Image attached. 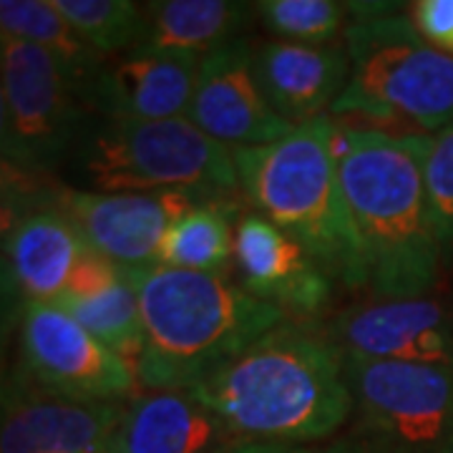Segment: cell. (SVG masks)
I'll list each match as a JSON object with an SVG mask.
<instances>
[{
    "instance_id": "obj_29",
    "label": "cell",
    "mask_w": 453,
    "mask_h": 453,
    "mask_svg": "<svg viewBox=\"0 0 453 453\" xmlns=\"http://www.w3.org/2000/svg\"><path fill=\"white\" fill-rule=\"evenodd\" d=\"M318 453H390L388 449L372 443L368 438L357 436V438H342V441H335L330 446H325L323 451Z\"/></svg>"
},
{
    "instance_id": "obj_18",
    "label": "cell",
    "mask_w": 453,
    "mask_h": 453,
    "mask_svg": "<svg viewBox=\"0 0 453 453\" xmlns=\"http://www.w3.org/2000/svg\"><path fill=\"white\" fill-rule=\"evenodd\" d=\"M86 240L64 210L26 214L8 234L5 259L13 290L26 305H53L68 288L76 262L86 252Z\"/></svg>"
},
{
    "instance_id": "obj_3",
    "label": "cell",
    "mask_w": 453,
    "mask_h": 453,
    "mask_svg": "<svg viewBox=\"0 0 453 453\" xmlns=\"http://www.w3.org/2000/svg\"><path fill=\"white\" fill-rule=\"evenodd\" d=\"M139 295L144 353L136 380L146 390H192L232 357L285 323V310L265 303L222 273L174 267L124 270Z\"/></svg>"
},
{
    "instance_id": "obj_2",
    "label": "cell",
    "mask_w": 453,
    "mask_h": 453,
    "mask_svg": "<svg viewBox=\"0 0 453 453\" xmlns=\"http://www.w3.org/2000/svg\"><path fill=\"white\" fill-rule=\"evenodd\" d=\"M240 441L305 446L353 413L342 353L330 335L282 323L192 388Z\"/></svg>"
},
{
    "instance_id": "obj_23",
    "label": "cell",
    "mask_w": 453,
    "mask_h": 453,
    "mask_svg": "<svg viewBox=\"0 0 453 453\" xmlns=\"http://www.w3.org/2000/svg\"><path fill=\"white\" fill-rule=\"evenodd\" d=\"M53 5L83 43L104 58L149 43L144 5L129 0H53Z\"/></svg>"
},
{
    "instance_id": "obj_28",
    "label": "cell",
    "mask_w": 453,
    "mask_h": 453,
    "mask_svg": "<svg viewBox=\"0 0 453 453\" xmlns=\"http://www.w3.org/2000/svg\"><path fill=\"white\" fill-rule=\"evenodd\" d=\"M225 453H312L305 446H290V443H267V441H240Z\"/></svg>"
},
{
    "instance_id": "obj_11",
    "label": "cell",
    "mask_w": 453,
    "mask_h": 453,
    "mask_svg": "<svg viewBox=\"0 0 453 453\" xmlns=\"http://www.w3.org/2000/svg\"><path fill=\"white\" fill-rule=\"evenodd\" d=\"M327 335L342 356L453 365V308L428 295L348 310Z\"/></svg>"
},
{
    "instance_id": "obj_5",
    "label": "cell",
    "mask_w": 453,
    "mask_h": 453,
    "mask_svg": "<svg viewBox=\"0 0 453 453\" xmlns=\"http://www.w3.org/2000/svg\"><path fill=\"white\" fill-rule=\"evenodd\" d=\"M350 79L333 104L335 116L365 119L368 129L413 136L453 121V56L434 49L411 16L356 20L345 28Z\"/></svg>"
},
{
    "instance_id": "obj_24",
    "label": "cell",
    "mask_w": 453,
    "mask_h": 453,
    "mask_svg": "<svg viewBox=\"0 0 453 453\" xmlns=\"http://www.w3.org/2000/svg\"><path fill=\"white\" fill-rule=\"evenodd\" d=\"M255 16L285 43L330 46L345 26L348 5L333 0H262Z\"/></svg>"
},
{
    "instance_id": "obj_25",
    "label": "cell",
    "mask_w": 453,
    "mask_h": 453,
    "mask_svg": "<svg viewBox=\"0 0 453 453\" xmlns=\"http://www.w3.org/2000/svg\"><path fill=\"white\" fill-rule=\"evenodd\" d=\"M426 192L443 255L453 250V121L431 136L426 154Z\"/></svg>"
},
{
    "instance_id": "obj_12",
    "label": "cell",
    "mask_w": 453,
    "mask_h": 453,
    "mask_svg": "<svg viewBox=\"0 0 453 453\" xmlns=\"http://www.w3.org/2000/svg\"><path fill=\"white\" fill-rule=\"evenodd\" d=\"M202 202L184 192H65L64 211L76 222L91 250L121 270H142L159 262L166 232Z\"/></svg>"
},
{
    "instance_id": "obj_19",
    "label": "cell",
    "mask_w": 453,
    "mask_h": 453,
    "mask_svg": "<svg viewBox=\"0 0 453 453\" xmlns=\"http://www.w3.org/2000/svg\"><path fill=\"white\" fill-rule=\"evenodd\" d=\"M0 33L49 53L91 106L94 86L106 68V58L83 43L68 20L56 11L53 0H3Z\"/></svg>"
},
{
    "instance_id": "obj_13",
    "label": "cell",
    "mask_w": 453,
    "mask_h": 453,
    "mask_svg": "<svg viewBox=\"0 0 453 453\" xmlns=\"http://www.w3.org/2000/svg\"><path fill=\"white\" fill-rule=\"evenodd\" d=\"M127 405L73 401L28 378L5 395L0 453H104L116 443Z\"/></svg>"
},
{
    "instance_id": "obj_10",
    "label": "cell",
    "mask_w": 453,
    "mask_h": 453,
    "mask_svg": "<svg viewBox=\"0 0 453 453\" xmlns=\"http://www.w3.org/2000/svg\"><path fill=\"white\" fill-rule=\"evenodd\" d=\"M187 119L229 149L273 144L295 129L270 106L255 71V50L244 38L202 58Z\"/></svg>"
},
{
    "instance_id": "obj_8",
    "label": "cell",
    "mask_w": 453,
    "mask_h": 453,
    "mask_svg": "<svg viewBox=\"0 0 453 453\" xmlns=\"http://www.w3.org/2000/svg\"><path fill=\"white\" fill-rule=\"evenodd\" d=\"M3 159L26 174L49 172L65 157L91 111L49 53L0 33Z\"/></svg>"
},
{
    "instance_id": "obj_21",
    "label": "cell",
    "mask_w": 453,
    "mask_h": 453,
    "mask_svg": "<svg viewBox=\"0 0 453 453\" xmlns=\"http://www.w3.org/2000/svg\"><path fill=\"white\" fill-rule=\"evenodd\" d=\"M234 207L225 199L202 202L166 232L159 247L162 267L189 273H219L234 259Z\"/></svg>"
},
{
    "instance_id": "obj_16",
    "label": "cell",
    "mask_w": 453,
    "mask_h": 453,
    "mask_svg": "<svg viewBox=\"0 0 453 453\" xmlns=\"http://www.w3.org/2000/svg\"><path fill=\"white\" fill-rule=\"evenodd\" d=\"M255 71L270 106L292 127L333 109L350 79V56L340 43L303 46L267 41L255 49Z\"/></svg>"
},
{
    "instance_id": "obj_14",
    "label": "cell",
    "mask_w": 453,
    "mask_h": 453,
    "mask_svg": "<svg viewBox=\"0 0 453 453\" xmlns=\"http://www.w3.org/2000/svg\"><path fill=\"white\" fill-rule=\"evenodd\" d=\"M202 56L144 43L116 56L101 71L91 106L106 119H187L195 101Z\"/></svg>"
},
{
    "instance_id": "obj_27",
    "label": "cell",
    "mask_w": 453,
    "mask_h": 453,
    "mask_svg": "<svg viewBox=\"0 0 453 453\" xmlns=\"http://www.w3.org/2000/svg\"><path fill=\"white\" fill-rule=\"evenodd\" d=\"M411 20L434 49L453 56V0H418Z\"/></svg>"
},
{
    "instance_id": "obj_30",
    "label": "cell",
    "mask_w": 453,
    "mask_h": 453,
    "mask_svg": "<svg viewBox=\"0 0 453 453\" xmlns=\"http://www.w3.org/2000/svg\"><path fill=\"white\" fill-rule=\"evenodd\" d=\"M104 453H119V449H116V443H113V446H109V449H106V451Z\"/></svg>"
},
{
    "instance_id": "obj_7",
    "label": "cell",
    "mask_w": 453,
    "mask_h": 453,
    "mask_svg": "<svg viewBox=\"0 0 453 453\" xmlns=\"http://www.w3.org/2000/svg\"><path fill=\"white\" fill-rule=\"evenodd\" d=\"M360 436L390 453H453V365L342 356Z\"/></svg>"
},
{
    "instance_id": "obj_9",
    "label": "cell",
    "mask_w": 453,
    "mask_h": 453,
    "mask_svg": "<svg viewBox=\"0 0 453 453\" xmlns=\"http://www.w3.org/2000/svg\"><path fill=\"white\" fill-rule=\"evenodd\" d=\"M20 348L33 383L73 401L127 403L139 386L129 363L58 305L33 303L23 308Z\"/></svg>"
},
{
    "instance_id": "obj_17",
    "label": "cell",
    "mask_w": 453,
    "mask_h": 453,
    "mask_svg": "<svg viewBox=\"0 0 453 453\" xmlns=\"http://www.w3.org/2000/svg\"><path fill=\"white\" fill-rule=\"evenodd\" d=\"M237 443L232 428L192 390L131 398L116 436L119 453H225Z\"/></svg>"
},
{
    "instance_id": "obj_26",
    "label": "cell",
    "mask_w": 453,
    "mask_h": 453,
    "mask_svg": "<svg viewBox=\"0 0 453 453\" xmlns=\"http://www.w3.org/2000/svg\"><path fill=\"white\" fill-rule=\"evenodd\" d=\"M121 280H124V273L119 265H113L109 257L98 255L96 250L86 247V252L76 262L73 275L68 280V288L61 297H96V295H104V292L116 288Z\"/></svg>"
},
{
    "instance_id": "obj_4",
    "label": "cell",
    "mask_w": 453,
    "mask_h": 453,
    "mask_svg": "<svg viewBox=\"0 0 453 453\" xmlns=\"http://www.w3.org/2000/svg\"><path fill=\"white\" fill-rule=\"evenodd\" d=\"M240 189L262 217L275 222L330 280L368 285L365 259L342 195L338 127L312 119L273 144L232 149Z\"/></svg>"
},
{
    "instance_id": "obj_6",
    "label": "cell",
    "mask_w": 453,
    "mask_h": 453,
    "mask_svg": "<svg viewBox=\"0 0 453 453\" xmlns=\"http://www.w3.org/2000/svg\"><path fill=\"white\" fill-rule=\"evenodd\" d=\"M81 174L101 195L184 192L214 202L240 189L232 149L192 119H104L81 146Z\"/></svg>"
},
{
    "instance_id": "obj_22",
    "label": "cell",
    "mask_w": 453,
    "mask_h": 453,
    "mask_svg": "<svg viewBox=\"0 0 453 453\" xmlns=\"http://www.w3.org/2000/svg\"><path fill=\"white\" fill-rule=\"evenodd\" d=\"M53 305L65 310L98 342H104L119 357H124L136 371V363L144 353V318L139 295L129 277L124 275L116 288L96 297H61Z\"/></svg>"
},
{
    "instance_id": "obj_15",
    "label": "cell",
    "mask_w": 453,
    "mask_h": 453,
    "mask_svg": "<svg viewBox=\"0 0 453 453\" xmlns=\"http://www.w3.org/2000/svg\"><path fill=\"white\" fill-rule=\"evenodd\" d=\"M234 265L242 288L285 312H312L330 297V277L303 244L257 211L237 222Z\"/></svg>"
},
{
    "instance_id": "obj_20",
    "label": "cell",
    "mask_w": 453,
    "mask_h": 453,
    "mask_svg": "<svg viewBox=\"0 0 453 453\" xmlns=\"http://www.w3.org/2000/svg\"><path fill=\"white\" fill-rule=\"evenodd\" d=\"M149 43L207 56L240 41L255 5L229 0H157L146 3Z\"/></svg>"
},
{
    "instance_id": "obj_1",
    "label": "cell",
    "mask_w": 453,
    "mask_h": 453,
    "mask_svg": "<svg viewBox=\"0 0 453 453\" xmlns=\"http://www.w3.org/2000/svg\"><path fill=\"white\" fill-rule=\"evenodd\" d=\"M431 134L338 129L342 195L378 300L421 297L436 285L443 247L426 192Z\"/></svg>"
}]
</instances>
